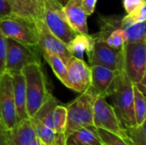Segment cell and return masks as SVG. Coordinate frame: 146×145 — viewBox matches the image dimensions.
<instances>
[{
  "label": "cell",
  "instance_id": "6da1fadb",
  "mask_svg": "<svg viewBox=\"0 0 146 145\" xmlns=\"http://www.w3.org/2000/svg\"><path fill=\"white\" fill-rule=\"evenodd\" d=\"M21 73L26 84V109L28 118H32L51 96L47 87L46 77L42 63H30L24 66Z\"/></svg>",
  "mask_w": 146,
  "mask_h": 145
},
{
  "label": "cell",
  "instance_id": "7a4b0ae2",
  "mask_svg": "<svg viewBox=\"0 0 146 145\" xmlns=\"http://www.w3.org/2000/svg\"><path fill=\"white\" fill-rule=\"evenodd\" d=\"M108 97L123 128L136 126L133 110V84L125 72L121 71L110 91Z\"/></svg>",
  "mask_w": 146,
  "mask_h": 145
},
{
  "label": "cell",
  "instance_id": "3957f363",
  "mask_svg": "<svg viewBox=\"0 0 146 145\" xmlns=\"http://www.w3.org/2000/svg\"><path fill=\"white\" fill-rule=\"evenodd\" d=\"M98 94V91L91 85L80 97L66 106V138L81 127L93 126V104Z\"/></svg>",
  "mask_w": 146,
  "mask_h": 145
},
{
  "label": "cell",
  "instance_id": "277c9868",
  "mask_svg": "<svg viewBox=\"0 0 146 145\" xmlns=\"http://www.w3.org/2000/svg\"><path fill=\"white\" fill-rule=\"evenodd\" d=\"M123 71L144 94L145 92V42H127L123 46Z\"/></svg>",
  "mask_w": 146,
  "mask_h": 145
},
{
  "label": "cell",
  "instance_id": "5b68a950",
  "mask_svg": "<svg viewBox=\"0 0 146 145\" xmlns=\"http://www.w3.org/2000/svg\"><path fill=\"white\" fill-rule=\"evenodd\" d=\"M42 52L38 44H27L7 38L5 72L15 73L21 72L24 66L30 63H41Z\"/></svg>",
  "mask_w": 146,
  "mask_h": 145
},
{
  "label": "cell",
  "instance_id": "8992f818",
  "mask_svg": "<svg viewBox=\"0 0 146 145\" xmlns=\"http://www.w3.org/2000/svg\"><path fill=\"white\" fill-rule=\"evenodd\" d=\"M0 31L7 38L27 44H38L35 21L13 14L0 18Z\"/></svg>",
  "mask_w": 146,
  "mask_h": 145
},
{
  "label": "cell",
  "instance_id": "52a82bcc",
  "mask_svg": "<svg viewBox=\"0 0 146 145\" xmlns=\"http://www.w3.org/2000/svg\"><path fill=\"white\" fill-rule=\"evenodd\" d=\"M42 21L47 28L65 44L78 34L68 24L62 6L56 0H44Z\"/></svg>",
  "mask_w": 146,
  "mask_h": 145
},
{
  "label": "cell",
  "instance_id": "ba28073f",
  "mask_svg": "<svg viewBox=\"0 0 146 145\" xmlns=\"http://www.w3.org/2000/svg\"><path fill=\"white\" fill-rule=\"evenodd\" d=\"M18 122L12 78L4 71L0 73V126L4 130H9Z\"/></svg>",
  "mask_w": 146,
  "mask_h": 145
},
{
  "label": "cell",
  "instance_id": "9c48e42d",
  "mask_svg": "<svg viewBox=\"0 0 146 145\" xmlns=\"http://www.w3.org/2000/svg\"><path fill=\"white\" fill-rule=\"evenodd\" d=\"M93 126L115 133L121 138L124 136V128L121 126L114 108L106 97L98 94L93 104Z\"/></svg>",
  "mask_w": 146,
  "mask_h": 145
},
{
  "label": "cell",
  "instance_id": "30bf717a",
  "mask_svg": "<svg viewBox=\"0 0 146 145\" xmlns=\"http://www.w3.org/2000/svg\"><path fill=\"white\" fill-rule=\"evenodd\" d=\"M87 56L91 66L100 65L117 72L123 70V47L114 48L105 41L95 39L92 49Z\"/></svg>",
  "mask_w": 146,
  "mask_h": 145
},
{
  "label": "cell",
  "instance_id": "8fae6325",
  "mask_svg": "<svg viewBox=\"0 0 146 145\" xmlns=\"http://www.w3.org/2000/svg\"><path fill=\"white\" fill-rule=\"evenodd\" d=\"M67 66V78L65 86L79 92H84L92 83V71L83 59L72 56Z\"/></svg>",
  "mask_w": 146,
  "mask_h": 145
},
{
  "label": "cell",
  "instance_id": "7c38bea8",
  "mask_svg": "<svg viewBox=\"0 0 146 145\" xmlns=\"http://www.w3.org/2000/svg\"><path fill=\"white\" fill-rule=\"evenodd\" d=\"M38 32V45L40 50L47 53L54 54L62 58L65 64L73 56L68 51L67 44L62 43L57 37H56L45 26L42 20L35 21Z\"/></svg>",
  "mask_w": 146,
  "mask_h": 145
},
{
  "label": "cell",
  "instance_id": "4fadbf2b",
  "mask_svg": "<svg viewBox=\"0 0 146 145\" xmlns=\"http://www.w3.org/2000/svg\"><path fill=\"white\" fill-rule=\"evenodd\" d=\"M62 10L70 26L80 34H89L87 26V14L80 0H68L62 6Z\"/></svg>",
  "mask_w": 146,
  "mask_h": 145
},
{
  "label": "cell",
  "instance_id": "5bb4252c",
  "mask_svg": "<svg viewBox=\"0 0 146 145\" xmlns=\"http://www.w3.org/2000/svg\"><path fill=\"white\" fill-rule=\"evenodd\" d=\"M7 145H30L37 138L30 119L20 121L14 127L5 130Z\"/></svg>",
  "mask_w": 146,
  "mask_h": 145
},
{
  "label": "cell",
  "instance_id": "9a60e30c",
  "mask_svg": "<svg viewBox=\"0 0 146 145\" xmlns=\"http://www.w3.org/2000/svg\"><path fill=\"white\" fill-rule=\"evenodd\" d=\"M92 83L91 85L98 91L100 95L106 98L109 96L112 85L120 72L111 70L100 65H92Z\"/></svg>",
  "mask_w": 146,
  "mask_h": 145
},
{
  "label": "cell",
  "instance_id": "2e32d148",
  "mask_svg": "<svg viewBox=\"0 0 146 145\" xmlns=\"http://www.w3.org/2000/svg\"><path fill=\"white\" fill-rule=\"evenodd\" d=\"M10 75L12 78L13 92L18 120L20 121L28 119L26 109V84L24 75L21 72L10 73Z\"/></svg>",
  "mask_w": 146,
  "mask_h": 145
},
{
  "label": "cell",
  "instance_id": "e0dca14e",
  "mask_svg": "<svg viewBox=\"0 0 146 145\" xmlns=\"http://www.w3.org/2000/svg\"><path fill=\"white\" fill-rule=\"evenodd\" d=\"M66 145H104L103 144L98 128L94 126L81 127L66 138Z\"/></svg>",
  "mask_w": 146,
  "mask_h": 145
},
{
  "label": "cell",
  "instance_id": "ac0fdd59",
  "mask_svg": "<svg viewBox=\"0 0 146 145\" xmlns=\"http://www.w3.org/2000/svg\"><path fill=\"white\" fill-rule=\"evenodd\" d=\"M34 129L36 137L44 145H66L64 134L56 133L54 130L47 127L35 118H29Z\"/></svg>",
  "mask_w": 146,
  "mask_h": 145
},
{
  "label": "cell",
  "instance_id": "d6986e66",
  "mask_svg": "<svg viewBox=\"0 0 146 145\" xmlns=\"http://www.w3.org/2000/svg\"><path fill=\"white\" fill-rule=\"evenodd\" d=\"M95 38L92 35H85L78 33L68 44L67 48L73 56L79 59H83L84 53L88 55L94 44Z\"/></svg>",
  "mask_w": 146,
  "mask_h": 145
},
{
  "label": "cell",
  "instance_id": "ffe728a7",
  "mask_svg": "<svg viewBox=\"0 0 146 145\" xmlns=\"http://www.w3.org/2000/svg\"><path fill=\"white\" fill-rule=\"evenodd\" d=\"M121 28L127 33V42H146L145 21L133 22L125 15L121 17Z\"/></svg>",
  "mask_w": 146,
  "mask_h": 145
},
{
  "label": "cell",
  "instance_id": "44dd1931",
  "mask_svg": "<svg viewBox=\"0 0 146 145\" xmlns=\"http://www.w3.org/2000/svg\"><path fill=\"white\" fill-rule=\"evenodd\" d=\"M98 24L100 26V31L93 37L96 40L105 41L112 31L121 27V17L117 15H100L98 18Z\"/></svg>",
  "mask_w": 146,
  "mask_h": 145
},
{
  "label": "cell",
  "instance_id": "7402d4cb",
  "mask_svg": "<svg viewBox=\"0 0 146 145\" xmlns=\"http://www.w3.org/2000/svg\"><path fill=\"white\" fill-rule=\"evenodd\" d=\"M58 105L57 100L51 95L50 98L40 107V109L36 112V114L32 117L35 118L47 127L54 130L53 126V111L55 108Z\"/></svg>",
  "mask_w": 146,
  "mask_h": 145
},
{
  "label": "cell",
  "instance_id": "603a6c76",
  "mask_svg": "<svg viewBox=\"0 0 146 145\" xmlns=\"http://www.w3.org/2000/svg\"><path fill=\"white\" fill-rule=\"evenodd\" d=\"M41 52H42V56L49 63L56 78L63 85H65L66 78H67V66L64 63V62L62 60L60 56L56 55L47 53L43 50H41Z\"/></svg>",
  "mask_w": 146,
  "mask_h": 145
},
{
  "label": "cell",
  "instance_id": "cb8c5ba5",
  "mask_svg": "<svg viewBox=\"0 0 146 145\" xmlns=\"http://www.w3.org/2000/svg\"><path fill=\"white\" fill-rule=\"evenodd\" d=\"M133 110L137 125L145 122L146 100L145 94L133 85Z\"/></svg>",
  "mask_w": 146,
  "mask_h": 145
},
{
  "label": "cell",
  "instance_id": "d4e9b609",
  "mask_svg": "<svg viewBox=\"0 0 146 145\" xmlns=\"http://www.w3.org/2000/svg\"><path fill=\"white\" fill-rule=\"evenodd\" d=\"M123 138H127L134 145H146L145 122L141 125L124 128Z\"/></svg>",
  "mask_w": 146,
  "mask_h": 145
},
{
  "label": "cell",
  "instance_id": "484cf974",
  "mask_svg": "<svg viewBox=\"0 0 146 145\" xmlns=\"http://www.w3.org/2000/svg\"><path fill=\"white\" fill-rule=\"evenodd\" d=\"M66 125H67V109L65 106L58 104L53 111L54 131L56 133L65 135Z\"/></svg>",
  "mask_w": 146,
  "mask_h": 145
},
{
  "label": "cell",
  "instance_id": "4316f807",
  "mask_svg": "<svg viewBox=\"0 0 146 145\" xmlns=\"http://www.w3.org/2000/svg\"><path fill=\"white\" fill-rule=\"evenodd\" d=\"M105 42L114 48L121 49L127 43V36L121 27L116 28L110 32L105 39Z\"/></svg>",
  "mask_w": 146,
  "mask_h": 145
},
{
  "label": "cell",
  "instance_id": "83f0119b",
  "mask_svg": "<svg viewBox=\"0 0 146 145\" xmlns=\"http://www.w3.org/2000/svg\"><path fill=\"white\" fill-rule=\"evenodd\" d=\"M98 132L104 145H131L127 139L106 130L98 128Z\"/></svg>",
  "mask_w": 146,
  "mask_h": 145
},
{
  "label": "cell",
  "instance_id": "f1b7e54d",
  "mask_svg": "<svg viewBox=\"0 0 146 145\" xmlns=\"http://www.w3.org/2000/svg\"><path fill=\"white\" fill-rule=\"evenodd\" d=\"M127 17L133 22H143L146 19V4H143L134 11L127 15Z\"/></svg>",
  "mask_w": 146,
  "mask_h": 145
},
{
  "label": "cell",
  "instance_id": "f546056e",
  "mask_svg": "<svg viewBox=\"0 0 146 145\" xmlns=\"http://www.w3.org/2000/svg\"><path fill=\"white\" fill-rule=\"evenodd\" d=\"M7 50V38L0 31V73L5 70V57Z\"/></svg>",
  "mask_w": 146,
  "mask_h": 145
},
{
  "label": "cell",
  "instance_id": "4dcf8cb0",
  "mask_svg": "<svg viewBox=\"0 0 146 145\" xmlns=\"http://www.w3.org/2000/svg\"><path fill=\"white\" fill-rule=\"evenodd\" d=\"M143 4H146L145 0H123V6L127 14L132 13Z\"/></svg>",
  "mask_w": 146,
  "mask_h": 145
},
{
  "label": "cell",
  "instance_id": "1f68e13d",
  "mask_svg": "<svg viewBox=\"0 0 146 145\" xmlns=\"http://www.w3.org/2000/svg\"><path fill=\"white\" fill-rule=\"evenodd\" d=\"M15 14L13 8L8 0H0V18H3Z\"/></svg>",
  "mask_w": 146,
  "mask_h": 145
},
{
  "label": "cell",
  "instance_id": "d6a6232c",
  "mask_svg": "<svg viewBox=\"0 0 146 145\" xmlns=\"http://www.w3.org/2000/svg\"><path fill=\"white\" fill-rule=\"evenodd\" d=\"M97 1L98 0H82V6L87 15H91L93 14L96 8Z\"/></svg>",
  "mask_w": 146,
  "mask_h": 145
},
{
  "label": "cell",
  "instance_id": "836d02e7",
  "mask_svg": "<svg viewBox=\"0 0 146 145\" xmlns=\"http://www.w3.org/2000/svg\"><path fill=\"white\" fill-rule=\"evenodd\" d=\"M0 145H7L5 138V130L0 126Z\"/></svg>",
  "mask_w": 146,
  "mask_h": 145
},
{
  "label": "cell",
  "instance_id": "e575fe53",
  "mask_svg": "<svg viewBox=\"0 0 146 145\" xmlns=\"http://www.w3.org/2000/svg\"><path fill=\"white\" fill-rule=\"evenodd\" d=\"M30 145H44L43 144V143L38 138H36L31 144H30Z\"/></svg>",
  "mask_w": 146,
  "mask_h": 145
},
{
  "label": "cell",
  "instance_id": "d590c367",
  "mask_svg": "<svg viewBox=\"0 0 146 145\" xmlns=\"http://www.w3.org/2000/svg\"><path fill=\"white\" fill-rule=\"evenodd\" d=\"M57 1V3H59V4H61L62 6H63V5H65V3L68 1V0H56Z\"/></svg>",
  "mask_w": 146,
  "mask_h": 145
},
{
  "label": "cell",
  "instance_id": "8d00e7d4",
  "mask_svg": "<svg viewBox=\"0 0 146 145\" xmlns=\"http://www.w3.org/2000/svg\"><path fill=\"white\" fill-rule=\"evenodd\" d=\"M80 1H81V2H82V0H80Z\"/></svg>",
  "mask_w": 146,
  "mask_h": 145
},
{
  "label": "cell",
  "instance_id": "74e56055",
  "mask_svg": "<svg viewBox=\"0 0 146 145\" xmlns=\"http://www.w3.org/2000/svg\"></svg>",
  "mask_w": 146,
  "mask_h": 145
}]
</instances>
